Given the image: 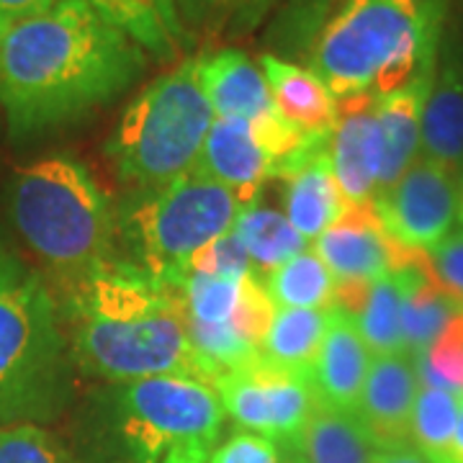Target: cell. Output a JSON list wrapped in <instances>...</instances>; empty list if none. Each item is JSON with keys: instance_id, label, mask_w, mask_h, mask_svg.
Returning a JSON list of instances; mask_svg holds the SVG:
<instances>
[{"instance_id": "cell-25", "label": "cell", "mask_w": 463, "mask_h": 463, "mask_svg": "<svg viewBox=\"0 0 463 463\" xmlns=\"http://www.w3.org/2000/svg\"><path fill=\"white\" fill-rule=\"evenodd\" d=\"M232 232L248 250L250 263L255 276H268L279 265L291 260L294 255L309 250V242L298 234L291 222L279 209H270L260 201H250L240 209V214L232 224Z\"/></svg>"}, {"instance_id": "cell-35", "label": "cell", "mask_w": 463, "mask_h": 463, "mask_svg": "<svg viewBox=\"0 0 463 463\" xmlns=\"http://www.w3.org/2000/svg\"><path fill=\"white\" fill-rule=\"evenodd\" d=\"M435 279L443 283L450 297L463 301V224L453 227L446 237L428 252Z\"/></svg>"}, {"instance_id": "cell-32", "label": "cell", "mask_w": 463, "mask_h": 463, "mask_svg": "<svg viewBox=\"0 0 463 463\" xmlns=\"http://www.w3.org/2000/svg\"><path fill=\"white\" fill-rule=\"evenodd\" d=\"M0 463H78L65 443L42 425L0 428Z\"/></svg>"}, {"instance_id": "cell-23", "label": "cell", "mask_w": 463, "mask_h": 463, "mask_svg": "<svg viewBox=\"0 0 463 463\" xmlns=\"http://www.w3.org/2000/svg\"><path fill=\"white\" fill-rule=\"evenodd\" d=\"M286 450L304 463H373L381 448L373 443L358 414L319 404Z\"/></svg>"}, {"instance_id": "cell-22", "label": "cell", "mask_w": 463, "mask_h": 463, "mask_svg": "<svg viewBox=\"0 0 463 463\" xmlns=\"http://www.w3.org/2000/svg\"><path fill=\"white\" fill-rule=\"evenodd\" d=\"M100 16L137 42L149 57L175 62L191 47L178 0H88Z\"/></svg>"}, {"instance_id": "cell-41", "label": "cell", "mask_w": 463, "mask_h": 463, "mask_svg": "<svg viewBox=\"0 0 463 463\" xmlns=\"http://www.w3.org/2000/svg\"><path fill=\"white\" fill-rule=\"evenodd\" d=\"M456 181H458V219L463 222V165L458 170V175H456Z\"/></svg>"}, {"instance_id": "cell-2", "label": "cell", "mask_w": 463, "mask_h": 463, "mask_svg": "<svg viewBox=\"0 0 463 463\" xmlns=\"http://www.w3.org/2000/svg\"><path fill=\"white\" fill-rule=\"evenodd\" d=\"M75 361L90 376L114 383L149 376L206 381L188 340L181 291L134 263L111 260L70 291Z\"/></svg>"}, {"instance_id": "cell-13", "label": "cell", "mask_w": 463, "mask_h": 463, "mask_svg": "<svg viewBox=\"0 0 463 463\" xmlns=\"http://www.w3.org/2000/svg\"><path fill=\"white\" fill-rule=\"evenodd\" d=\"M327 142L330 137L309 142L283 165L279 175L286 183L283 214L307 242H315L322 232L330 230L350 206L335 181Z\"/></svg>"}, {"instance_id": "cell-1", "label": "cell", "mask_w": 463, "mask_h": 463, "mask_svg": "<svg viewBox=\"0 0 463 463\" xmlns=\"http://www.w3.org/2000/svg\"><path fill=\"white\" fill-rule=\"evenodd\" d=\"M147 52L88 0H57L0 36V109L14 137L80 121L124 96Z\"/></svg>"}, {"instance_id": "cell-7", "label": "cell", "mask_w": 463, "mask_h": 463, "mask_svg": "<svg viewBox=\"0 0 463 463\" xmlns=\"http://www.w3.org/2000/svg\"><path fill=\"white\" fill-rule=\"evenodd\" d=\"M242 203L222 183L185 173L178 181L157 188L134 206L127 237L137 255V268L173 291H181L188 260L212 240L227 234Z\"/></svg>"}, {"instance_id": "cell-14", "label": "cell", "mask_w": 463, "mask_h": 463, "mask_svg": "<svg viewBox=\"0 0 463 463\" xmlns=\"http://www.w3.org/2000/svg\"><path fill=\"white\" fill-rule=\"evenodd\" d=\"M194 170L222 183L245 206L258 199L265 183L279 178V163L258 139L250 121L214 118Z\"/></svg>"}, {"instance_id": "cell-33", "label": "cell", "mask_w": 463, "mask_h": 463, "mask_svg": "<svg viewBox=\"0 0 463 463\" xmlns=\"http://www.w3.org/2000/svg\"><path fill=\"white\" fill-rule=\"evenodd\" d=\"M188 273H203V276H219V279H245L252 270L248 250L237 240L234 232H227L222 237L212 240L188 260L185 276Z\"/></svg>"}, {"instance_id": "cell-17", "label": "cell", "mask_w": 463, "mask_h": 463, "mask_svg": "<svg viewBox=\"0 0 463 463\" xmlns=\"http://www.w3.org/2000/svg\"><path fill=\"white\" fill-rule=\"evenodd\" d=\"M199 80L214 118H242L260 124L279 116L263 70L245 52L199 54Z\"/></svg>"}, {"instance_id": "cell-40", "label": "cell", "mask_w": 463, "mask_h": 463, "mask_svg": "<svg viewBox=\"0 0 463 463\" xmlns=\"http://www.w3.org/2000/svg\"><path fill=\"white\" fill-rule=\"evenodd\" d=\"M446 463H463V399H461V410H458L456 432H453V440H450V450H448Z\"/></svg>"}, {"instance_id": "cell-8", "label": "cell", "mask_w": 463, "mask_h": 463, "mask_svg": "<svg viewBox=\"0 0 463 463\" xmlns=\"http://www.w3.org/2000/svg\"><path fill=\"white\" fill-rule=\"evenodd\" d=\"M116 414L132 463H160L178 446L212 448L224 422L214 386L175 373L124 383Z\"/></svg>"}, {"instance_id": "cell-42", "label": "cell", "mask_w": 463, "mask_h": 463, "mask_svg": "<svg viewBox=\"0 0 463 463\" xmlns=\"http://www.w3.org/2000/svg\"><path fill=\"white\" fill-rule=\"evenodd\" d=\"M283 463H304L298 456H294L291 450H286V458H283Z\"/></svg>"}, {"instance_id": "cell-37", "label": "cell", "mask_w": 463, "mask_h": 463, "mask_svg": "<svg viewBox=\"0 0 463 463\" xmlns=\"http://www.w3.org/2000/svg\"><path fill=\"white\" fill-rule=\"evenodd\" d=\"M24 273H26V270H24V265L18 263L16 255L5 248V242L0 240V288H3V286H8V283L18 281Z\"/></svg>"}, {"instance_id": "cell-38", "label": "cell", "mask_w": 463, "mask_h": 463, "mask_svg": "<svg viewBox=\"0 0 463 463\" xmlns=\"http://www.w3.org/2000/svg\"><path fill=\"white\" fill-rule=\"evenodd\" d=\"M209 450L206 446H178L173 450H167L165 458L160 463H206L209 458Z\"/></svg>"}, {"instance_id": "cell-34", "label": "cell", "mask_w": 463, "mask_h": 463, "mask_svg": "<svg viewBox=\"0 0 463 463\" xmlns=\"http://www.w3.org/2000/svg\"><path fill=\"white\" fill-rule=\"evenodd\" d=\"M206 463H283L281 448L258 432L237 430L209 450Z\"/></svg>"}, {"instance_id": "cell-21", "label": "cell", "mask_w": 463, "mask_h": 463, "mask_svg": "<svg viewBox=\"0 0 463 463\" xmlns=\"http://www.w3.org/2000/svg\"><path fill=\"white\" fill-rule=\"evenodd\" d=\"M276 111L307 137H330L337 121V99L309 67L294 65L276 54L260 57Z\"/></svg>"}, {"instance_id": "cell-29", "label": "cell", "mask_w": 463, "mask_h": 463, "mask_svg": "<svg viewBox=\"0 0 463 463\" xmlns=\"http://www.w3.org/2000/svg\"><path fill=\"white\" fill-rule=\"evenodd\" d=\"M250 273L245 279H219L203 273H188L181 283V301L185 322L199 325H230L248 294Z\"/></svg>"}, {"instance_id": "cell-20", "label": "cell", "mask_w": 463, "mask_h": 463, "mask_svg": "<svg viewBox=\"0 0 463 463\" xmlns=\"http://www.w3.org/2000/svg\"><path fill=\"white\" fill-rule=\"evenodd\" d=\"M402 281V332L410 355H422L463 312V301L450 297L435 279L428 252H414L412 260L397 270Z\"/></svg>"}, {"instance_id": "cell-27", "label": "cell", "mask_w": 463, "mask_h": 463, "mask_svg": "<svg viewBox=\"0 0 463 463\" xmlns=\"http://www.w3.org/2000/svg\"><path fill=\"white\" fill-rule=\"evenodd\" d=\"M350 317L371 355L407 353L402 332V281L397 273L371 283Z\"/></svg>"}, {"instance_id": "cell-15", "label": "cell", "mask_w": 463, "mask_h": 463, "mask_svg": "<svg viewBox=\"0 0 463 463\" xmlns=\"http://www.w3.org/2000/svg\"><path fill=\"white\" fill-rule=\"evenodd\" d=\"M417 392L420 379L410 353L373 355L355 414L381 450L410 446Z\"/></svg>"}, {"instance_id": "cell-4", "label": "cell", "mask_w": 463, "mask_h": 463, "mask_svg": "<svg viewBox=\"0 0 463 463\" xmlns=\"http://www.w3.org/2000/svg\"><path fill=\"white\" fill-rule=\"evenodd\" d=\"M5 206L24 245L67 294L114 260L111 203L75 157L50 155L18 167L5 188Z\"/></svg>"}, {"instance_id": "cell-28", "label": "cell", "mask_w": 463, "mask_h": 463, "mask_svg": "<svg viewBox=\"0 0 463 463\" xmlns=\"http://www.w3.org/2000/svg\"><path fill=\"white\" fill-rule=\"evenodd\" d=\"M461 399L463 394L438 386H420L417 392L410 422V443L430 463H446Z\"/></svg>"}, {"instance_id": "cell-31", "label": "cell", "mask_w": 463, "mask_h": 463, "mask_svg": "<svg viewBox=\"0 0 463 463\" xmlns=\"http://www.w3.org/2000/svg\"><path fill=\"white\" fill-rule=\"evenodd\" d=\"M420 386L463 394V312L422 355H414Z\"/></svg>"}, {"instance_id": "cell-11", "label": "cell", "mask_w": 463, "mask_h": 463, "mask_svg": "<svg viewBox=\"0 0 463 463\" xmlns=\"http://www.w3.org/2000/svg\"><path fill=\"white\" fill-rule=\"evenodd\" d=\"M315 252L330 268L335 291L364 288L402 270L417 250H407L383 230L373 203H353L315 240Z\"/></svg>"}, {"instance_id": "cell-5", "label": "cell", "mask_w": 463, "mask_h": 463, "mask_svg": "<svg viewBox=\"0 0 463 463\" xmlns=\"http://www.w3.org/2000/svg\"><path fill=\"white\" fill-rule=\"evenodd\" d=\"M212 121L199 57H188L134 96L106 142V155L124 181L157 191L196 167Z\"/></svg>"}, {"instance_id": "cell-39", "label": "cell", "mask_w": 463, "mask_h": 463, "mask_svg": "<svg viewBox=\"0 0 463 463\" xmlns=\"http://www.w3.org/2000/svg\"><path fill=\"white\" fill-rule=\"evenodd\" d=\"M373 463H430L425 456H420L412 446L404 448H389V450H379Z\"/></svg>"}, {"instance_id": "cell-26", "label": "cell", "mask_w": 463, "mask_h": 463, "mask_svg": "<svg viewBox=\"0 0 463 463\" xmlns=\"http://www.w3.org/2000/svg\"><path fill=\"white\" fill-rule=\"evenodd\" d=\"M263 288L276 309H332L335 279L315 250H304L265 276Z\"/></svg>"}, {"instance_id": "cell-9", "label": "cell", "mask_w": 463, "mask_h": 463, "mask_svg": "<svg viewBox=\"0 0 463 463\" xmlns=\"http://www.w3.org/2000/svg\"><path fill=\"white\" fill-rule=\"evenodd\" d=\"M224 414L248 432L268 440L294 443L309 417L322 404L315 381L288 373L263 361L222 373L212 381Z\"/></svg>"}, {"instance_id": "cell-16", "label": "cell", "mask_w": 463, "mask_h": 463, "mask_svg": "<svg viewBox=\"0 0 463 463\" xmlns=\"http://www.w3.org/2000/svg\"><path fill=\"white\" fill-rule=\"evenodd\" d=\"M420 157L458 175L463 165V47L450 33L440 42L430 96L422 111Z\"/></svg>"}, {"instance_id": "cell-10", "label": "cell", "mask_w": 463, "mask_h": 463, "mask_svg": "<svg viewBox=\"0 0 463 463\" xmlns=\"http://www.w3.org/2000/svg\"><path fill=\"white\" fill-rule=\"evenodd\" d=\"M383 230L402 248L430 252L458 222V181L453 173L417 157L386 194L373 199Z\"/></svg>"}, {"instance_id": "cell-12", "label": "cell", "mask_w": 463, "mask_h": 463, "mask_svg": "<svg viewBox=\"0 0 463 463\" xmlns=\"http://www.w3.org/2000/svg\"><path fill=\"white\" fill-rule=\"evenodd\" d=\"M335 181L345 201L373 203L379 194L381 127L376 96H353L337 100V121L327 142Z\"/></svg>"}, {"instance_id": "cell-3", "label": "cell", "mask_w": 463, "mask_h": 463, "mask_svg": "<svg viewBox=\"0 0 463 463\" xmlns=\"http://www.w3.org/2000/svg\"><path fill=\"white\" fill-rule=\"evenodd\" d=\"M450 0H337L309 70L337 100L394 93L438 62Z\"/></svg>"}, {"instance_id": "cell-30", "label": "cell", "mask_w": 463, "mask_h": 463, "mask_svg": "<svg viewBox=\"0 0 463 463\" xmlns=\"http://www.w3.org/2000/svg\"><path fill=\"white\" fill-rule=\"evenodd\" d=\"M279 0H178L181 21L191 36H237L258 26V21Z\"/></svg>"}, {"instance_id": "cell-6", "label": "cell", "mask_w": 463, "mask_h": 463, "mask_svg": "<svg viewBox=\"0 0 463 463\" xmlns=\"http://www.w3.org/2000/svg\"><path fill=\"white\" fill-rule=\"evenodd\" d=\"M70 389V353L54 298L36 273H24L0 288V428L52 420Z\"/></svg>"}, {"instance_id": "cell-19", "label": "cell", "mask_w": 463, "mask_h": 463, "mask_svg": "<svg viewBox=\"0 0 463 463\" xmlns=\"http://www.w3.org/2000/svg\"><path fill=\"white\" fill-rule=\"evenodd\" d=\"M435 65L422 70L412 83H407L394 93L376 96V116H379L381 147H383L376 199L381 194H386L420 157L422 111L430 96Z\"/></svg>"}, {"instance_id": "cell-36", "label": "cell", "mask_w": 463, "mask_h": 463, "mask_svg": "<svg viewBox=\"0 0 463 463\" xmlns=\"http://www.w3.org/2000/svg\"><path fill=\"white\" fill-rule=\"evenodd\" d=\"M57 0H0V36L26 18L39 16Z\"/></svg>"}, {"instance_id": "cell-18", "label": "cell", "mask_w": 463, "mask_h": 463, "mask_svg": "<svg viewBox=\"0 0 463 463\" xmlns=\"http://www.w3.org/2000/svg\"><path fill=\"white\" fill-rule=\"evenodd\" d=\"M371 361L373 355L364 343L353 317L332 307L327 332L312 373L319 402L332 410L355 412Z\"/></svg>"}, {"instance_id": "cell-24", "label": "cell", "mask_w": 463, "mask_h": 463, "mask_svg": "<svg viewBox=\"0 0 463 463\" xmlns=\"http://www.w3.org/2000/svg\"><path fill=\"white\" fill-rule=\"evenodd\" d=\"M332 309H276L260 345V361L312 379Z\"/></svg>"}]
</instances>
